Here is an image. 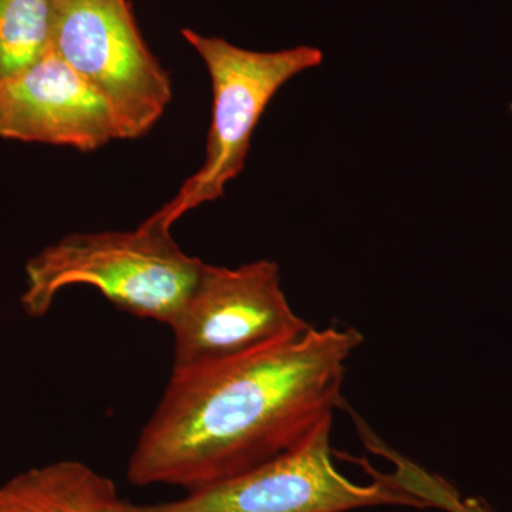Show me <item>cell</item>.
I'll return each mask as SVG.
<instances>
[{
  "instance_id": "4",
  "label": "cell",
  "mask_w": 512,
  "mask_h": 512,
  "mask_svg": "<svg viewBox=\"0 0 512 512\" xmlns=\"http://www.w3.org/2000/svg\"><path fill=\"white\" fill-rule=\"evenodd\" d=\"M333 417L301 443L237 477L192 491L180 500L138 505V512H348L377 505L430 507L396 478L375 473L357 484L335 467L330 447Z\"/></svg>"
},
{
  "instance_id": "5",
  "label": "cell",
  "mask_w": 512,
  "mask_h": 512,
  "mask_svg": "<svg viewBox=\"0 0 512 512\" xmlns=\"http://www.w3.org/2000/svg\"><path fill=\"white\" fill-rule=\"evenodd\" d=\"M52 49L107 100L123 138L146 134L170 104V77L127 0H52Z\"/></svg>"
},
{
  "instance_id": "10",
  "label": "cell",
  "mask_w": 512,
  "mask_h": 512,
  "mask_svg": "<svg viewBox=\"0 0 512 512\" xmlns=\"http://www.w3.org/2000/svg\"><path fill=\"white\" fill-rule=\"evenodd\" d=\"M400 480L404 487L423 498L430 507H439L447 512H495L483 498H463L446 481L409 464L403 468Z\"/></svg>"
},
{
  "instance_id": "1",
  "label": "cell",
  "mask_w": 512,
  "mask_h": 512,
  "mask_svg": "<svg viewBox=\"0 0 512 512\" xmlns=\"http://www.w3.org/2000/svg\"><path fill=\"white\" fill-rule=\"evenodd\" d=\"M355 329L301 335L187 373H171L128 461L134 485L188 493L261 466L306 436L342 403Z\"/></svg>"
},
{
  "instance_id": "9",
  "label": "cell",
  "mask_w": 512,
  "mask_h": 512,
  "mask_svg": "<svg viewBox=\"0 0 512 512\" xmlns=\"http://www.w3.org/2000/svg\"><path fill=\"white\" fill-rule=\"evenodd\" d=\"M52 49V0H0V79Z\"/></svg>"
},
{
  "instance_id": "2",
  "label": "cell",
  "mask_w": 512,
  "mask_h": 512,
  "mask_svg": "<svg viewBox=\"0 0 512 512\" xmlns=\"http://www.w3.org/2000/svg\"><path fill=\"white\" fill-rule=\"evenodd\" d=\"M204 266L181 251L170 228L148 218L134 231L72 234L43 249L26 265L20 302L40 318L62 289L87 285L123 311L170 326Z\"/></svg>"
},
{
  "instance_id": "3",
  "label": "cell",
  "mask_w": 512,
  "mask_h": 512,
  "mask_svg": "<svg viewBox=\"0 0 512 512\" xmlns=\"http://www.w3.org/2000/svg\"><path fill=\"white\" fill-rule=\"evenodd\" d=\"M184 39L204 60L212 83V121L207 154L200 170L150 220L173 227L188 211L218 200L225 185L244 170L251 138L276 93L296 74L323 62L322 50L298 46L279 52H254L222 37L184 29Z\"/></svg>"
},
{
  "instance_id": "8",
  "label": "cell",
  "mask_w": 512,
  "mask_h": 512,
  "mask_svg": "<svg viewBox=\"0 0 512 512\" xmlns=\"http://www.w3.org/2000/svg\"><path fill=\"white\" fill-rule=\"evenodd\" d=\"M0 512H138L92 467L62 460L30 468L0 485Z\"/></svg>"
},
{
  "instance_id": "6",
  "label": "cell",
  "mask_w": 512,
  "mask_h": 512,
  "mask_svg": "<svg viewBox=\"0 0 512 512\" xmlns=\"http://www.w3.org/2000/svg\"><path fill=\"white\" fill-rule=\"evenodd\" d=\"M170 328L173 373H187L301 335L311 325L292 311L278 265L256 261L237 269L205 264Z\"/></svg>"
},
{
  "instance_id": "11",
  "label": "cell",
  "mask_w": 512,
  "mask_h": 512,
  "mask_svg": "<svg viewBox=\"0 0 512 512\" xmlns=\"http://www.w3.org/2000/svg\"><path fill=\"white\" fill-rule=\"evenodd\" d=\"M511 111H512V104H511Z\"/></svg>"
},
{
  "instance_id": "7",
  "label": "cell",
  "mask_w": 512,
  "mask_h": 512,
  "mask_svg": "<svg viewBox=\"0 0 512 512\" xmlns=\"http://www.w3.org/2000/svg\"><path fill=\"white\" fill-rule=\"evenodd\" d=\"M0 138L92 151L123 134L107 100L50 49L0 79Z\"/></svg>"
}]
</instances>
